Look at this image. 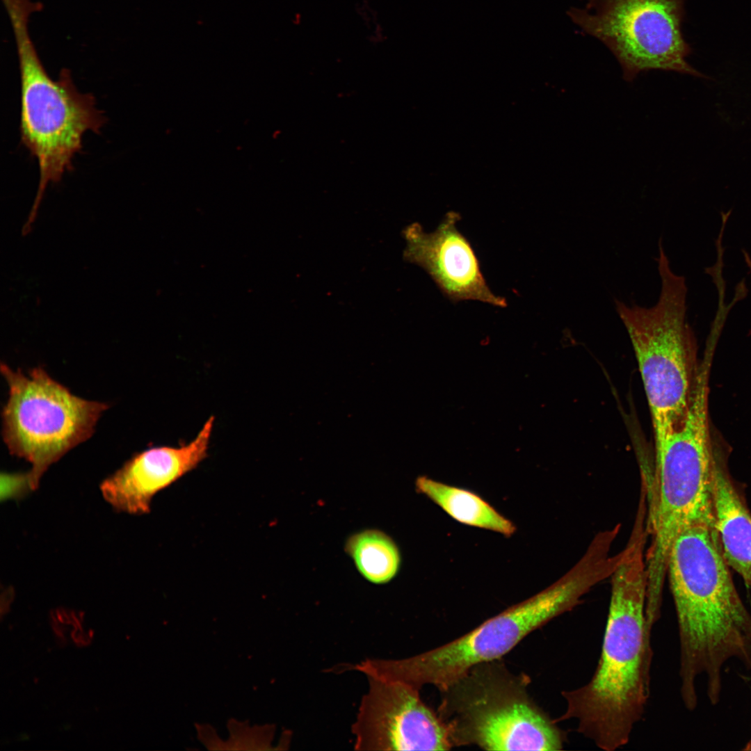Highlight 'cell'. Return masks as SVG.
I'll list each match as a JSON object with an SVG mask.
<instances>
[{
  "label": "cell",
  "mask_w": 751,
  "mask_h": 751,
  "mask_svg": "<svg viewBox=\"0 0 751 751\" xmlns=\"http://www.w3.org/2000/svg\"><path fill=\"white\" fill-rule=\"evenodd\" d=\"M629 538L610 577L608 614L596 670L586 684L562 691L566 709L554 719L575 720L577 732L606 751L627 744L649 696L652 650L646 619L645 526L634 524Z\"/></svg>",
  "instance_id": "1"
},
{
  "label": "cell",
  "mask_w": 751,
  "mask_h": 751,
  "mask_svg": "<svg viewBox=\"0 0 751 751\" xmlns=\"http://www.w3.org/2000/svg\"><path fill=\"white\" fill-rule=\"evenodd\" d=\"M667 576L678 624L682 702L695 709L697 681L704 677L707 697L716 705L728 661L751 671V613L732 580L715 526L697 524L679 533L670 549Z\"/></svg>",
  "instance_id": "2"
},
{
  "label": "cell",
  "mask_w": 751,
  "mask_h": 751,
  "mask_svg": "<svg viewBox=\"0 0 751 751\" xmlns=\"http://www.w3.org/2000/svg\"><path fill=\"white\" fill-rule=\"evenodd\" d=\"M709 371L705 365L697 369L684 419L655 453L652 472L642 473L647 501L648 588L654 593L663 590L668 554L679 533L697 524L715 526Z\"/></svg>",
  "instance_id": "3"
},
{
  "label": "cell",
  "mask_w": 751,
  "mask_h": 751,
  "mask_svg": "<svg viewBox=\"0 0 751 751\" xmlns=\"http://www.w3.org/2000/svg\"><path fill=\"white\" fill-rule=\"evenodd\" d=\"M13 27L21 79L20 131L23 145L36 158L40 180L28 223L36 217L46 188L60 181L82 148L84 134H99L105 118L90 94L80 92L67 69L58 80L49 76L29 33L30 15L42 8L31 0H2Z\"/></svg>",
  "instance_id": "4"
},
{
  "label": "cell",
  "mask_w": 751,
  "mask_h": 751,
  "mask_svg": "<svg viewBox=\"0 0 751 751\" xmlns=\"http://www.w3.org/2000/svg\"><path fill=\"white\" fill-rule=\"evenodd\" d=\"M603 578L595 561L581 557L549 587L449 643L405 659H373L371 674L418 688L425 684L444 688L474 666L499 660L530 633L571 611Z\"/></svg>",
  "instance_id": "5"
},
{
  "label": "cell",
  "mask_w": 751,
  "mask_h": 751,
  "mask_svg": "<svg viewBox=\"0 0 751 751\" xmlns=\"http://www.w3.org/2000/svg\"><path fill=\"white\" fill-rule=\"evenodd\" d=\"M661 292L652 307L615 300L628 332L646 393L654 430L655 453L686 414L695 371L694 339L686 320L687 286L675 273L659 243Z\"/></svg>",
  "instance_id": "6"
},
{
  "label": "cell",
  "mask_w": 751,
  "mask_h": 751,
  "mask_svg": "<svg viewBox=\"0 0 751 751\" xmlns=\"http://www.w3.org/2000/svg\"><path fill=\"white\" fill-rule=\"evenodd\" d=\"M527 678L499 660L479 663L440 689L438 715L454 746L486 750H561L562 730L529 697Z\"/></svg>",
  "instance_id": "7"
},
{
  "label": "cell",
  "mask_w": 751,
  "mask_h": 751,
  "mask_svg": "<svg viewBox=\"0 0 751 751\" xmlns=\"http://www.w3.org/2000/svg\"><path fill=\"white\" fill-rule=\"evenodd\" d=\"M8 386L2 411V435L10 451L31 465L28 476L36 490L47 469L88 439L109 405L74 395L42 367L25 374L1 363Z\"/></svg>",
  "instance_id": "8"
},
{
  "label": "cell",
  "mask_w": 751,
  "mask_h": 751,
  "mask_svg": "<svg viewBox=\"0 0 751 751\" xmlns=\"http://www.w3.org/2000/svg\"><path fill=\"white\" fill-rule=\"evenodd\" d=\"M686 0H589L567 15L581 32L601 42L620 65L623 79L663 70L702 77L686 60L681 31Z\"/></svg>",
  "instance_id": "9"
},
{
  "label": "cell",
  "mask_w": 751,
  "mask_h": 751,
  "mask_svg": "<svg viewBox=\"0 0 751 751\" xmlns=\"http://www.w3.org/2000/svg\"><path fill=\"white\" fill-rule=\"evenodd\" d=\"M352 732L357 750H449V729L421 699L419 688L367 677Z\"/></svg>",
  "instance_id": "10"
},
{
  "label": "cell",
  "mask_w": 751,
  "mask_h": 751,
  "mask_svg": "<svg viewBox=\"0 0 751 751\" xmlns=\"http://www.w3.org/2000/svg\"><path fill=\"white\" fill-rule=\"evenodd\" d=\"M460 220L458 212L449 211L432 232H426L419 223L407 227L404 257L423 268L451 301L506 307V299L494 294L486 282L474 250L457 227Z\"/></svg>",
  "instance_id": "11"
},
{
  "label": "cell",
  "mask_w": 751,
  "mask_h": 751,
  "mask_svg": "<svg viewBox=\"0 0 751 751\" xmlns=\"http://www.w3.org/2000/svg\"><path fill=\"white\" fill-rule=\"evenodd\" d=\"M214 421V417H210L186 444L151 447L132 456L101 483L106 501L118 512L138 515L149 512L156 494L207 457Z\"/></svg>",
  "instance_id": "12"
},
{
  "label": "cell",
  "mask_w": 751,
  "mask_h": 751,
  "mask_svg": "<svg viewBox=\"0 0 751 751\" xmlns=\"http://www.w3.org/2000/svg\"><path fill=\"white\" fill-rule=\"evenodd\" d=\"M723 462L719 450L713 446L714 525L727 564L751 589V515Z\"/></svg>",
  "instance_id": "13"
},
{
  "label": "cell",
  "mask_w": 751,
  "mask_h": 751,
  "mask_svg": "<svg viewBox=\"0 0 751 751\" xmlns=\"http://www.w3.org/2000/svg\"><path fill=\"white\" fill-rule=\"evenodd\" d=\"M415 486L418 492L462 524L497 532L506 537L511 536L516 530L511 521L474 492L426 476L418 477Z\"/></svg>",
  "instance_id": "14"
},
{
  "label": "cell",
  "mask_w": 751,
  "mask_h": 751,
  "mask_svg": "<svg viewBox=\"0 0 751 751\" xmlns=\"http://www.w3.org/2000/svg\"><path fill=\"white\" fill-rule=\"evenodd\" d=\"M345 551L360 574L374 584H385L398 574L401 563L394 540L382 531L369 528L350 535Z\"/></svg>",
  "instance_id": "15"
},
{
  "label": "cell",
  "mask_w": 751,
  "mask_h": 751,
  "mask_svg": "<svg viewBox=\"0 0 751 751\" xmlns=\"http://www.w3.org/2000/svg\"><path fill=\"white\" fill-rule=\"evenodd\" d=\"M1 478V500L21 497L32 490L27 473L5 474Z\"/></svg>",
  "instance_id": "16"
},
{
  "label": "cell",
  "mask_w": 751,
  "mask_h": 751,
  "mask_svg": "<svg viewBox=\"0 0 751 751\" xmlns=\"http://www.w3.org/2000/svg\"><path fill=\"white\" fill-rule=\"evenodd\" d=\"M743 255H744V258H745V260L746 261V264H748V267L750 268V273H751V258H750V257L749 256V255L747 252H744Z\"/></svg>",
  "instance_id": "17"
},
{
  "label": "cell",
  "mask_w": 751,
  "mask_h": 751,
  "mask_svg": "<svg viewBox=\"0 0 751 751\" xmlns=\"http://www.w3.org/2000/svg\"><path fill=\"white\" fill-rule=\"evenodd\" d=\"M744 749L745 750H751V741L746 745V748H745Z\"/></svg>",
  "instance_id": "18"
}]
</instances>
